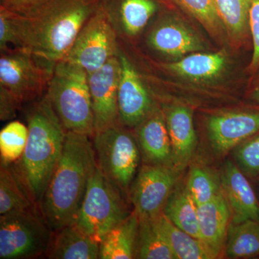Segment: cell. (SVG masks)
<instances>
[{"label": "cell", "instance_id": "cell-4", "mask_svg": "<svg viewBox=\"0 0 259 259\" xmlns=\"http://www.w3.org/2000/svg\"><path fill=\"white\" fill-rule=\"evenodd\" d=\"M47 95L66 132L93 137L95 117L86 71L59 61L53 71Z\"/></svg>", "mask_w": 259, "mask_h": 259}, {"label": "cell", "instance_id": "cell-22", "mask_svg": "<svg viewBox=\"0 0 259 259\" xmlns=\"http://www.w3.org/2000/svg\"><path fill=\"white\" fill-rule=\"evenodd\" d=\"M197 211L198 206L187 186L180 184L175 186L167 199L163 214L181 230L200 240Z\"/></svg>", "mask_w": 259, "mask_h": 259}, {"label": "cell", "instance_id": "cell-17", "mask_svg": "<svg viewBox=\"0 0 259 259\" xmlns=\"http://www.w3.org/2000/svg\"><path fill=\"white\" fill-rule=\"evenodd\" d=\"M153 50L165 56L179 57L206 49L203 40L180 20L168 18L161 20L148 38Z\"/></svg>", "mask_w": 259, "mask_h": 259}, {"label": "cell", "instance_id": "cell-23", "mask_svg": "<svg viewBox=\"0 0 259 259\" xmlns=\"http://www.w3.org/2000/svg\"><path fill=\"white\" fill-rule=\"evenodd\" d=\"M39 209L18 171L11 164L0 166V215Z\"/></svg>", "mask_w": 259, "mask_h": 259}, {"label": "cell", "instance_id": "cell-31", "mask_svg": "<svg viewBox=\"0 0 259 259\" xmlns=\"http://www.w3.org/2000/svg\"><path fill=\"white\" fill-rule=\"evenodd\" d=\"M233 154L237 166L245 176L259 177V133L237 146Z\"/></svg>", "mask_w": 259, "mask_h": 259}, {"label": "cell", "instance_id": "cell-32", "mask_svg": "<svg viewBox=\"0 0 259 259\" xmlns=\"http://www.w3.org/2000/svg\"><path fill=\"white\" fill-rule=\"evenodd\" d=\"M10 47L20 50L14 12L1 6L0 8V48L1 51L9 50Z\"/></svg>", "mask_w": 259, "mask_h": 259}, {"label": "cell", "instance_id": "cell-1", "mask_svg": "<svg viewBox=\"0 0 259 259\" xmlns=\"http://www.w3.org/2000/svg\"><path fill=\"white\" fill-rule=\"evenodd\" d=\"M100 4L101 0H47L27 13L14 12L20 50L55 66Z\"/></svg>", "mask_w": 259, "mask_h": 259}, {"label": "cell", "instance_id": "cell-2", "mask_svg": "<svg viewBox=\"0 0 259 259\" xmlns=\"http://www.w3.org/2000/svg\"><path fill=\"white\" fill-rule=\"evenodd\" d=\"M96 166L90 136L66 132L60 159L39 204L54 233L74 221Z\"/></svg>", "mask_w": 259, "mask_h": 259}, {"label": "cell", "instance_id": "cell-34", "mask_svg": "<svg viewBox=\"0 0 259 259\" xmlns=\"http://www.w3.org/2000/svg\"><path fill=\"white\" fill-rule=\"evenodd\" d=\"M20 102L4 88H0V118L8 120L13 118L16 114Z\"/></svg>", "mask_w": 259, "mask_h": 259}, {"label": "cell", "instance_id": "cell-24", "mask_svg": "<svg viewBox=\"0 0 259 259\" xmlns=\"http://www.w3.org/2000/svg\"><path fill=\"white\" fill-rule=\"evenodd\" d=\"M225 254L229 258L259 256V221L248 220L230 223Z\"/></svg>", "mask_w": 259, "mask_h": 259}, {"label": "cell", "instance_id": "cell-5", "mask_svg": "<svg viewBox=\"0 0 259 259\" xmlns=\"http://www.w3.org/2000/svg\"><path fill=\"white\" fill-rule=\"evenodd\" d=\"M125 197L97 165L72 224L100 244L132 212L127 209Z\"/></svg>", "mask_w": 259, "mask_h": 259}, {"label": "cell", "instance_id": "cell-20", "mask_svg": "<svg viewBox=\"0 0 259 259\" xmlns=\"http://www.w3.org/2000/svg\"><path fill=\"white\" fill-rule=\"evenodd\" d=\"M228 58L224 51L214 53H192L166 68L181 77L194 81L217 79L226 69Z\"/></svg>", "mask_w": 259, "mask_h": 259}, {"label": "cell", "instance_id": "cell-10", "mask_svg": "<svg viewBox=\"0 0 259 259\" xmlns=\"http://www.w3.org/2000/svg\"><path fill=\"white\" fill-rule=\"evenodd\" d=\"M177 171L171 166L143 164L127 195L139 218H154L163 213L176 186Z\"/></svg>", "mask_w": 259, "mask_h": 259}, {"label": "cell", "instance_id": "cell-21", "mask_svg": "<svg viewBox=\"0 0 259 259\" xmlns=\"http://www.w3.org/2000/svg\"><path fill=\"white\" fill-rule=\"evenodd\" d=\"M139 217L133 211L123 222L112 230L100 243V259L136 258Z\"/></svg>", "mask_w": 259, "mask_h": 259}, {"label": "cell", "instance_id": "cell-26", "mask_svg": "<svg viewBox=\"0 0 259 259\" xmlns=\"http://www.w3.org/2000/svg\"><path fill=\"white\" fill-rule=\"evenodd\" d=\"M158 217L139 218L136 258L175 259L158 225Z\"/></svg>", "mask_w": 259, "mask_h": 259}, {"label": "cell", "instance_id": "cell-8", "mask_svg": "<svg viewBox=\"0 0 259 259\" xmlns=\"http://www.w3.org/2000/svg\"><path fill=\"white\" fill-rule=\"evenodd\" d=\"M110 15L100 8L94 13L76 37L63 61L74 65L88 74L102 67L116 55L117 44Z\"/></svg>", "mask_w": 259, "mask_h": 259}, {"label": "cell", "instance_id": "cell-28", "mask_svg": "<svg viewBox=\"0 0 259 259\" xmlns=\"http://www.w3.org/2000/svg\"><path fill=\"white\" fill-rule=\"evenodd\" d=\"M186 186L197 206L207 203L223 193L221 179L205 166H192Z\"/></svg>", "mask_w": 259, "mask_h": 259}, {"label": "cell", "instance_id": "cell-35", "mask_svg": "<svg viewBox=\"0 0 259 259\" xmlns=\"http://www.w3.org/2000/svg\"><path fill=\"white\" fill-rule=\"evenodd\" d=\"M47 0H4L1 6L18 13H25L41 5Z\"/></svg>", "mask_w": 259, "mask_h": 259}, {"label": "cell", "instance_id": "cell-15", "mask_svg": "<svg viewBox=\"0 0 259 259\" xmlns=\"http://www.w3.org/2000/svg\"><path fill=\"white\" fill-rule=\"evenodd\" d=\"M136 127V138L144 164L173 166L171 141L163 112L155 106Z\"/></svg>", "mask_w": 259, "mask_h": 259}, {"label": "cell", "instance_id": "cell-30", "mask_svg": "<svg viewBox=\"0 0 259 259\" xmlns=\"http://www.w3.org/2000/svg\"><path fill=\"white\" fill-rule=\"evenodd\" d=\"M28 137V126L20 121L7 124L0 132L1 163H17L23 156Z\"/></svg>", "mask_w": 259, "mask_h": 259}, {"label": "cell", "instance_id": "cell-7", "mask_svg": "<svg viewBox=\"0 0 259 259\" xmlns=\"http://www.w3.org/2000/svg\"><path fill=\"white\" fill-rule=\"evenodd\" d=\"M53 235L39 209L0 215V258L31 259L47 255Z\"/></svg>", "mask_w": 259, "mask_h": 259}, {"label": "cell", "instance_id": "cell-9", "mask_svg": "<svg viewBox=\"0 0 259 259\" xmlns=\"http://www.w3.org/2000/svg\"><path fill=\"white\" fill-rule=\"evenodd\" d=\"M54 67L23 50L2 52L0 88L20 104L32 100L49 87Z\"/></svg>", "mask_w": 259, "mask_h": 259}, {"label": "cell", "instance_id": "cell-25", "mask_svg": "<svg viewBox=\"0 0 259 259\" xmlns=\"http://www.w3.org/2000/svg\"><path fill=\"white\" fill-rule=\"evenodd\" d=\"M158 222L175 259H213L201 240L181 230L163 213L158 216Z\"/></svg>", "mask_w": 259, "mask_h": 259}, {"label": "cell", "instance_id": "cell-27", "mask_svg": "<svg viewBox=\"0 0 259 259\" xmlns=\"http://www.w3.org/2000/svg\"><path fill=\"white\" fill-rule=\"evenodd\" d=\"M218 14L228 36L242 42L250 30V12L253 0H214Z\"/></svg>", "mask_w": 259, "mask_h": 259}, {"label": "cell", "instance_id": "cell-33", "mask_svg": "<svg viewBox=\"0 0 259 259\" xmlns=\"http://www.w3.org/2000/svg\"><path fill=\"white\" fill-rule=\"evenodd\" d=\"M250 30L253 39V52L249 65L250 72L259 71V0H253L250 12Z\"/></svg>", "mask_w": 259, "mask_h": 259}, {"label": "cell", "instance_id": "cell-14", "mask_svg": "<svg viewBox=\"0 0 259 259\" xmlns=\"http://www.w3.org/2000/svg\"><path fill=\"white\" fill-rule=\"evenodd\" d=\"M223 194L231 212V223L248 220L259 221V202L245 174L230 160L225 163L221 177Z\"/></svg>", "mask_w": 259, "mask_h": 259}, {"label": "cell", "instance_id": "cell-11", "mask_svg": "<svg viewBox=\"0 0 259 259\" xmlns=\"http://www.w3.org/2000/svg\"><path fill=\"white\" fill-rule=\"evenodd\" d=\"M120 77V62L117 56L110 59L100 69L88 74L95 133L119 122L117 92Z\"/></svg>", "mask_w": 259, "mask_h": 259}, {"label": "cell", "instance_id": "cell-29", "mask_svg": "<svg viewBox=\"0 0 259 259\" xmlns=\"http://www.w3.org/2000/svg\"><path fill=\"white\" fill-rule=\"evenodd\" d=\"M175 4L195 19L209 34L214 37L222 36L225 29L214 0H172Z\"/></svg>", "mask_w": 259, "mask_h": 259}, {"label": "cell", "instance_id": "cell-3", "mask_svg": "<svg viewBox=\"0 0 259 259\" xmlns=\"http://www.w3.org/2000/svg\"><path fill=\"white\" fill-rule=\"evenodd\" d=\"M28 137L15 169L39 208L62 153L66 131L47 95L35 103L27 116Z\"/></svg>", "mask_w": 259, "mask_h": 259}, {"label": "cell", "instance_id": "cell-36", "mask_svg": "<svg viewBox=\"0 0 259 259\" xmlns=\"http://www.w3.org/2000/svg\"><path fill=\"white\" fill-rule=\"evenodd\" d=\"M249 98L252 101L259 105V80L256 83L253 87L250 90L249 94Z\"/></svg>", "mask_w": 259, "mask_h": 259}, {"label": "cell", "instance_id": "cell-37", "mask_svg": "<svg viewBox=\"0 0 259 259\" xmlns=\"http://www.w3.org/2000/svg\"><path fill=\"white\" fill-rule=\"evenodd\" d=\"M3 1H4V0H1V3H3Z\"/></svg>", "mask_w": 259, "mask_h": 259}, {"label": "cell", "instance_id": "cell-13", "mask_svg": "<svg viewBox=\"0 0 259 259\" xmlns=\"http://www.w3.org/2000/svg\"><path fill=\"white\" fill-rule=\"evenodd\" d=\"M120 62V77L117 92L119 122L136 127L153 110L152 99L131 61L122 54L117 55Z\"/></svg>", "mask_w": 259, "mask_h": 259}, {"label": "cell", "instance_id": "cell-16", "mask_svg": "<svg viewBox=\"0 0 259 259\" xmlns=\"http://www.w3.org/2000/svg\"><path fill=\"white\" fill-rule=\"evenodd\" d=\"M163 114L171 141L172 165L181 171L190 163L197 148L193 112L185 105H172Z\"/></svg>", "mask_w": 259, "mask_h": 259}, {"label": "cell", "instance_id": "cell-12", "mask_svg": "<svg viewBox=\"0 0 259 259\" xmlns=\"http://www.w3.org/2000/svg\"><path fill=\"white\" fill-rule=\"evenodd\" d=\"M206 127L214 152L225 154L259 133V109L211 115L206 122Z\"/></svg>", "mask_w": 259, "mask_h": 259}, {"label": "cell", "instance_id": "cell-18", "mask_svg": "<svg viewBox=\"0 0 259 259\" xmlns=\"http://www.w3.org/2000/svg\"><path fill=\"white\" fill-rule=\"evenodd\" d=\"M197 212L201 241L213 258H217L225 250L231 221V209L223 192L209 202L198 206Z\"/></svg>", "mask_w": 259, "mask_h": 259}, {"label": "cell", "instance_id": "cell-6", "mask_svg": "<svg viewBox=\"0 0 259 259\" xmlns=\"http://www.w3.org/2000/svg\"><path fill=\"white\" fill-rule=\"evenodd\" d=\"M93 137L99 169L124 195H128L141 159L136 136L118 122Z\"/></svg>", "mask_w": 259, "mask_h": 259}, {"label": "cell", "instance_id": "cell-19", "mask_svg": "<svg viewBox=\"0 0 259 259\" xmlns=\"http://www.w3.org/2000/svg\"><path fill=\"white\" fill-rule=\"evenodd\" d=\"M100 244L74 224L55 232L47 253L51 259H97Z\"/></svg>", "mask_w": 259, "mask_h": 259}]
</instances>
